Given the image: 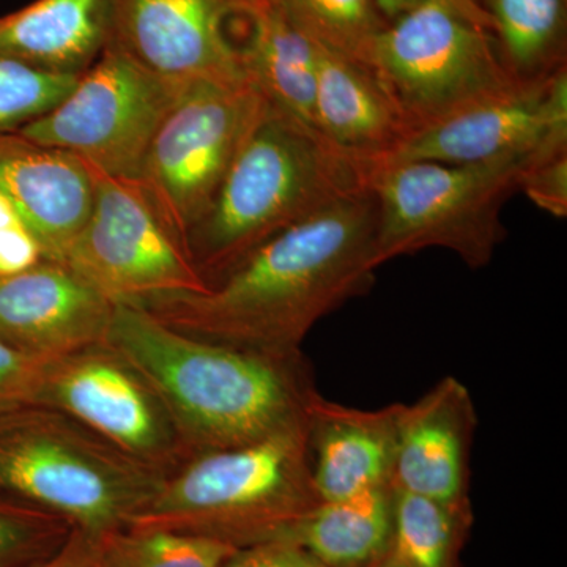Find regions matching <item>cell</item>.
<instances>
[{
	"instance_id": "obj_1",
	"label": "cell",
	"mask_w": 567,
	"mask_h": 567,
	"mask_svg": "<svg viewBox=\"0 0 567 567\" xmlns=\"http://www.w3.org/2000/svg\"><path fill=\"white\" fill-rule=\"evenodd\" d=\"M377 221L369 188L276 235L204 292L137 306L196 338L256 352H300L323 317L374 286Z\"/></svg>"
},
{
	"instance_id": "obj_2",
	"label": "cell",
	"mask_w": 567,
	"mask_h": 567,
	"mask_svg": "<svg viewBox=\"0 0 567 567\" xmlns=\"http://www.w3.org/2000/svg\"><path fill=\"white\" fill-rule=\"evenodd\" d=\"M104 342L148 380L193 457L300 427L320 394L303 350L256 352L196 338L133 303H115Z\"/></svg>"
},
{
	"instance_id": "obj_3",
	"label": "cell",
	"mask_w": 567,
	"mask_h": 567,
	"mask_svg": "<svg viewBox=\"0 0 567 567\" xmlns=\"http://www.w3.org/2000/svg\"><path fill=\"white\" fill-rule=\"evenodd\" d=\"M371 164L265 102L186 256L207 289L276 235L371 188Z\"/></svg>"
},
{
	"instance_id": "obj_4",
	"label": "cell",
	"mask_w": 567,
	"mask_h": 567,
	"mask_svg": "<svg viewBox=\"0 0 567 567\" xmlns=\"http://www.w3.org/2000/svg\"><path fill=\"white\" fill-rule=\"evenodd\" d=\"M167 476L54 406L0 415V498L65 518L84 535L128 527Z\"/></svg>"
},
{
	"instance_id": "obj_5",
	"label": "cell",
	"mask_w": 567,
	"mask_h": 567,
	"mask_svg": "<svg viewBox=\"0 0 567 567\" xmlns=\"http://www.w3.org/2000/svg\"><path fill=\"white\" fill-rule=\"evenodd\" d=\"M320 503L305 423L189 458L128 527L173 529L241 548L284 539Z\"/></svg>"
},
{
	"instance_id": "obj_6",
	"label": "cell",
	"mask_w": 567,
	"mask_h": 567,
	"mask_svg": "<svg viewBox=\"0 0 567 567\" xmlns=\"http://www.w3.org/2000/svg\"><path fill=\"white\" fill-rule=\"evenodd\" d=\"M554 151L558 148L477 164L405 162L374 167L375 267L429 248L456 254L472 270L487 267L506 237V200L518 192L528 164Z\"/></svg>"
},
{
	"instance_id": "obj_7",
	"label": "cell",
	"mask_w": 567,
	"mask_h": 567,
	"mask_svg": "<svg viewBox=\"0 0 567 567\" xmlns=\"http://www.w3.org/2000/svg\"><path fill=\"white\" fill-rule=\"evenodd\" d=\"M369 69L409 134L517 87L476 0H421L377 37Z\"/></svg>"
},
{
	"instance_id": "obj_8",
	"label": "cell",
	"mask_w": 567,
	"mask_h": 567,
	"mask_svg": "<svg viewBox=\"0 0 567 567\" xmlns=\"http://www.w3.org/2000/svg\"><path fill=\"white\" fill-rule=\"evenodd\" d=\"M264 106L249 82H193L159 123L134 183L183 251Z\"/></svg>"
},
{
	"instance_id": "obj_9",
	"label": "cell",
	"mask_w": 567,
	"mask_h": 567,
	"mask_svg": "<svg viewBox=\"0 0 567 567\" xmlns=\"http://www.w3.org/2000/svg\"><path fill=\"white\" fill-rule=\"evenodd\" d=\"M182 89L110 43L58 106L17 133L69 152L111 177L136 182L148 145Z\"/></svg>"
},
{
	"instance_id": "obj_10",
	"label": "cell",
	"mask_w": 567,
	"mask_h": 567,
	"mask_svg": "<svg viewBox=\"0 0 567 567\" xmlns=\"http://www.w3.org/2000/svg\"><path fill=\"white\" fill-rule=\"evenodd\" d=\"M89 166V164H87ZM93 203L63 262L115 303L204 292L205 282L134 182L89 166Z\"/></svg>"
},
{
	"instance_id": "obj_11",
	"label": "cell",
	"mask_w": 567,
	"mask_h": 567,
	"mask_svg": "<svg viewBox=\"0 0 567 567\" xmlns=\"http://www.w3.org/2000/svg\"><path fill=\"white\" fill-rule=\"evenodd\" d=\"M37 404L61 410L169 476L193 458L148 380L106 342L44 361Z\"/></svg>"
},
{
	"instance_id": "obj_12",
	"label": "cell",
	"mask_w": 567,
	"mask_h": 567,
	"mask_svg": "<svg viewBox=\"0 0 567 567\" xmlns=\"http://www.w3.org/2000/svg\"><path fill=\"white\" fill-rule=\"evenodd\" d=\"M566 145L567 69L548 80L518 84L406 134L377 166L405 162L477 164Z\"/></svg>"
},
{
	"instance_id": "obj_13",
	"label": "cell",
	"mask_w": 567,
	"mask_h": 567,
	"mask_svg": "<svg viewBox=\"0 0 567 567\" xmlns=\"http://www.w3.org/2000/svg\"><path fill=\"white\" fill-rule=\"evenodd\" d=\"M240 0H112L110 43L155 76L193 82H248L234 39Z\"/></svg>"
},
{
	"instance_id": "obj_14",
	"label": "cell",
	"mask_w": 567,
	"mask_h": 567,
	"mask_svg": "<svg viewBox=\"0 0 567 567\" xmlns=\"http://www.w3.org/2000/svg\"><path fill=\"white\" fill-rule=\"evenodd\" d=\"M115 301L59 260L0 278V339L40 360L104 342Z\"/></svg>"
},
{
	"instance_id": "obj_15",
	"label": "cell",
	"mask_w": 567,
	"mask_h": 567,
	"mask_svg": "<svg viewBox=\"0 0 567 567\" xmlns=\"http://www.w3.org/2000/svg\"><path fill=\"white\" fill-rule=\"evenodd\" d=\"M475 402L456 377H443L416 402L402 405L391 486L439 502L470 503Z\"/></svg>"
},
{
	"instance_id": "obj_16",
	"label": "cell",
	"mask_w": 567,
	"mask_h": 567,
	"mask_svg": "<svg viewBox=\"0 0 567 567\" xmlns=\"http://www.w3.org/2000/svg\"><path fill=\"white\" fill-rule=\"evenodd\" d=\"M0 193L39 241L43 259L63 262L91 213L93 177L69 152L0 133Z\"/></svg>"
},
{
	"instance_id": "obj_17",
	"label": "cell",
	"mask_w": 567,
	"mask_h": 567,
	"mask_svg": "<svg viewBox=\"0 0 567 567\" xmlns=\"http://www.w3.org/2000/svg\"><path fill=\"white\" fill-rule=\"evenodd\" d=\"M402 405L354 409L317 395L306 435L312 480L322 502L391 484Z\"/></svg>"
},
{
	"instance_id": "obj_18",
	"label": "cell",
	"mask_w": 567,
	"mask_h": 567,
	"mask_svg": "<svg viewBox=\"0 0 567 567\" xmlns=\"http://www.w3.org/2000/svg\"><path fill=\"white\" fill-rule=\"evenodd\" d=\"M315 117L328 141L372 169L409 134L374 71L319 47Z\"/></svg>"
},
{
	"instance_id": "obj_19",
	"label": "cell",
	"mask_w": 567,
	"mask_h": 567,
	"mask_svg": "<svg viewBox=\"0 0 567 567\" xmlns=\"http://www.w3.org/2000/svg\"><path fill=\"white\" fill-rule=\"evenodd\" d=\"M234 37L246 80L265 102L316 128L317 47L278 0H240Z\"/></svg>"
},
{
	"instance_id": "obj_20",
	"label": "cell",
	"mask_w": 567,
	"mask_h": 567,
	"mask_svg": "<svg viewBox=\"0 0 567 567\" xmlns=\"http://www.w3.org/2000/svg\"><path fill=\"white\" fill-rule=\"evenodd\" d=\"M112 35V0H35L0 17V58L81 74Z\"/></svg>"
},
{
	"instance_id": "obj_21",
	"label": "cell",
	"mask_w": 567,
	"mask_h": 567,
	"mask_svg": "<svg viewBox=\"0 0 567 567\" xmlns=\"http://www.w3.org/2000/svg\"><path fill=\"white\" fill-rule=\"evenodd\" d=\"M391 528L393 486L388 484L320 503L284 539L327 567H369L386 557Z\"/></svg>"
},
{
	"instance_id": "obj_22",
	"label": "cell",
	"mask_w": 567,
	"mask_h": 567,
	"mask_svg": "<svg viewBox=\"0 0 567 567\" xmlns=\"http://www.w3.org/2000/svg\"><path fill=\"white\" fill-rule=\"evenodd\" d=\"M506 69L539 82L567 69V0H476Z\"/></svg>"
},
{
	"instance_id": "obj_23",
	"label": "cell",
	"mask_w": 567,
	"mask_h": 567,
	"mask_svg": "<svg viewBox=\"0 0 567 567\" xmlns=\"http://www.w3.org/2000/svg\"><path fill=\"white\" fill-rule=\"evenodd\" d=\"M470 503L451 505L393 487L388 557L402 567H454Z\"/></svg>"
},
{
	"instance_id": "obj_24",
	"label": "cell",
	"mask_w": 567,
	"mask_h": 567,
	"mask_svg": "<svg viewBox=\"0 0 567 567\" xmlns=\"http://www.w3.org/2000/svg\"><path fill=\"white\" fill-rule=\"evenodd\" d=\"M91 539L95 567H219L238 550L213 537L163 528L126 527Z\"/></svg>"
},
{
	"instance_id": "obj_25",
	"label": "cell",
	"mask_w": 567,
	"mask_h": 567,
	"mask_svg": "<svg viewBox=\"0 0 567 567\" xmlns=\"http://www.w3.org/2000/svg\"><path fill=\"white\" fill-rule=\"evenodd\" d=\"M306 39L324 51L368 66L377 37L386 28L375 0H278Z\"/></svg>"
},
{
	"instance_id": "obj_26",
	"label": "cell",
	"mask_w": 567,
	"mask_h": 567,
	"mask_svg": "<svg viewBox=\"0 0 567 567\" xmlns=\"http://www.w3.org/2000/svg\"><path fill=\"white\" fill-rule=\"evenodd\" d=\"M65 518L0 498V567H40L70 543Z\"/></svg>"
},
{
	"instance_id": "obj_27",
	"label": "cell",
	"mask_w": 567,
	"mask_h": 567,
	"mask_svg": "<svg viewBox=\"0 0 567 567\" xmlns=\"http://www.w3.org/2000/svg\"><path fill=\"white\" fill-rule=\"evenodd\" d=\"M80 74L52 73L0 58V133H14L65 99Z\"/></svg>"
},
{
	"instance_id": "obj_28",
	"label": "cell",
	"mask_w": 567,
	"mask_h": 567,
	"mask_svg": "<svg viewBox=\"0 0 567 567\" xmlns=\"http://www.w3.org/2000/svg\"><path fill=\"white\" fill-rule=\"evenodd\" d=\"M540 210L561 219L567 216V148L544 153L528 164L518 183Z\"/></svg>"
},
{
	"instance_id": "obj_29",
	"label": "cell",
	"mask_w": 567,
	"mask_h": 567,
	"mask_svg": "<svg viewBox=\"0 0 567 567\" xmlns=\"http://www.w3.org/2000/svg\"><path fill=\"white\" fill-rule=\"evenodd\" d=\"M44 361L0 339V415L37 404Z\"/></svg>"
},
{
	"instance_id": "obj_30",
	"label": "cell",
	"mask_w": 567,
	"mask_h": 567,
	"mask_svg": "<svg viewBox=\"0 0 567 567\" xmlns=\"http://www.w3.org/2000/svg\"><path fill=\"white\" fill-rule=\"evenodd\" d=\"M219 567H327L303 547L287 539L265 540L238 548Z\"/></svg>"
},
{
	"instance_id": "obj_31",
	"label": "cell",
	"mask_w": 567,
	"mask_h": 567,
	"mask_svg": "<svg viewBox=\"0 0 567 567\" xmlns=\"http://www.w3.org/2000/svg\"><path fill=\"white\" fill-rule=\"evenodd\" d=\"M41 259V246L24 224L0 229V278L22 274Z\"/></svg>"
},
{
	"instance_id": "obj_32",
	"label": "cell",
	"mask_w": 567,
	"mask_h": 567,
	"mask_svg": "<svg viewBox=\"0 0 567 567\" xmlns=\"http://www.w3.org/2000/svg\"><path fill=\"white\" fill-rule=\"evenodd\" d=\"M40 567H95L91 537L76 529L70 543Z\"/></svg>"
},
{
	"instance_id": "obj_33",
	"label": "cell",
	"mask_w": 567,
	"mask_h": 567,
	"mask_svg": "<svg viewBox=\"0 0 567 567\" xmlns=\"http://www.w3.org/2000/svg\"><path fill=\"white\" fill-rule=\"evenodd\" d=\"M420 2L421 0H375L377 6L385 14L388 21L395 20Z\"/></svg>"
},
{
	"instance_id": "obj_34",
	"label": "cell",
	"mask_w": 567,
	"mask_h": 567,
	"mask_svg": "<svg viewBox=\"0 0 567 567\" xmlns=\"http://www.w3.org/2000/svg\"><path fill=\"white\" fill-rule=\"evenodd\" d=\"M17 224H24L21 221L14 205L7 199L6 194L0 193V229L2 227L17 226Z\"/></svg>"
},
{
	"instance_id": "obj_35",
	"label": "cell",
	"mask_w": 567,
	"mask_h": 567,
	"mask_svg": "<svg viewBox=\"0 0 567 567\" xmlns=\"http://www.w3.org/2000/svg\"><path fill=\"white\" fill-rule=\"evenodd\" d=\"M369 567H402L399 565V563H395L394 559H391L390 557H383L382 559H379V561L374 563V565Z\"/></svg>"
}]
</instances>
